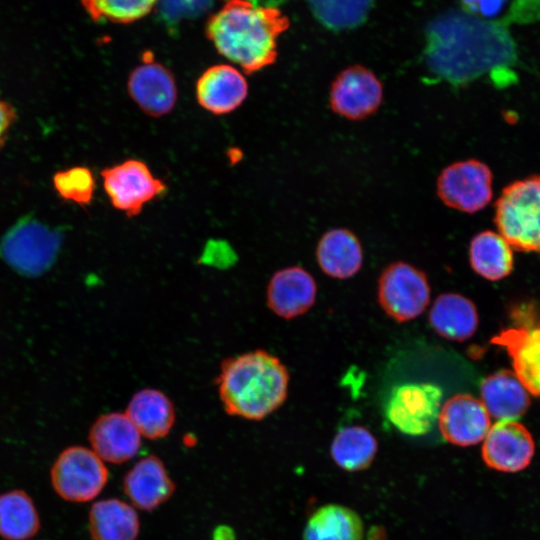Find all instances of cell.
Wrapping results in <instances>:
<instances>
[{
	"label": "cell",
	"instance_id": "6da1fadb",
	"mask_svg": "<svg viewBox=\"0 0 540 540\" xmlns=\"http://www.w3.org/2000/svg\"><path fill=\"white\" fill-rule=\"evenodd\" d=\"M509 21H490L464 10L449 11L425 30L424 62L428 71L454 87L490 75L497 82L516 65V44Z\"/></svg>",
	"mask_w": 540,
	"mask_h": 540
},
{
	"label": "cell",
	"instance_id": "7a4b0ae2",
	"mask_svg": "<svg viewBox=\"0 0 540 540\" xmlns=\"http://www.w3.org/2000/svg\"><path fill=\"white\" fill-rule=\"evenodd\" d=\"M288 27L289 19L277 8L228 0L210 17L206 33L219 54L252 74L275 62L277 38Z\"/></svg>",
	"mask_w": 540,
	"mask_h": 540
},
{
	"label": "cell",
	"instance_id": "3957f363",
	"mask_svg": "<svg viewBox=\"0 0 540 540\" xmlns=\"http://www.w3.org/2000/svg\"><path fill=\"white\" fill-rule=\"evenodd\" d=\"M216 385L228 415L259 421L285 402L289 372L278 357L257 349L224 359Z\"/></svg>",
	"mask_w": 540,
	"mask_h": 540
},
{
	"label": "cell",
	"instance_id": "277c9868",
	"mask_svg": "<svg viewBox=\"0 0 540 540\" xmlns=\"http://www.w3.org/2000/svg\"><path fill=\"white\" fill-rule=\"evenodd\" d=\"M494 222L513 249L540 253V175L503 188L495 203Z\"/></svg>",
	"mask_w": 540,
	"mask_h": 540
},
{
	"label": "cell",
	"instance_id": "5b68a950",
	"mask_svg": "<svg viewBox=\"0 0 540 540\" xmlns=\"http://www.w3.org/2000/svg\"><path fill=\"white\" fill-rule=\"evenodd\" d=\"M61 243L59 230L33 217H24L0 240V256L17 272L25 276H38L52 266Z\"/></svg>",
	"mask_w": 540,
	"mask_h": 540
},
{
	"label": "cell",
	"instance_id": "8992f818",
	"mask_svg": "<svg viewBox=\"0 0 540 540\" xmlns=\"http://www.w3.org/2000/svg\"><path fill=\"white\" fill-rule=\"evenodd\" d=\"M108 479L105 462L91 448L78 445L64 449L50 470V482L55 493L73 503L95 499Z\"/></svg>",
	"mask_w": 540,
	"mask_h": 540
},
{
	"label": "cell",
	"instance_id": "52a82bcc",
	"mask_svg": "<svg viewBox=\"0 0 540 540\" xmlns=\"http://www.w3.org/2000/svg\"><path fill=\"white\" fill-rule=\"evenodd\" d=\"M430 286L426 274L405 262L388 265L378 280V302L397 322L412 320L426 309Z\"/></svg>",
	"mask_w": 540,
	"mask_h": 540
},
{
	"label": "cell",
	"instance_id": "ba28073f",
	"mask_svg": "<svg viewBox=\"0 0 540 540\" xmlns=\"http://www.w3.org/2000/svg\"><path fill=\"white\" fill-rule=\"evenodd\" d=\"M101 177L112 206L127 217L139 215L147 203L167 190L166 184L138 159L107 167L101 171Z\"/></svg>",
	"mask_w": 540,
	"mask_h": 540
},
{
	"label": "cell",
	"instance_id": "9c48e42d",
	"mask_svg": "<svg viewBox=\"0 0 540 540\" xmlns=\"http://www.w3.org/2000/svg\"><path fill=\"white\" fill-rule=\"evenodd\" d=\"M442 395L441 388L433 383L398 385L386 400V417L404 434L425 435L438 420Z\"/></svg>",
	"mask_w": 540,
	"mask_h": 540
},
{
	"label": "cell",
	"instance_id": "30bf717a",
	"mask_svg": "<svg viewBox=\"0 0 540 540\" xmlns=\"http://www.w3.org/2000/svg\"><path fill=\"white\" fill-rule=\"evenodd\" d=\"M492 172L483 162L467 159L442 170L437 180V194L448 207L475 213L491 201Z\"/></svg>",
	"mask_w": 540,
	"mask_h": 540
},
{
	"label": "cell",
	"instance_id": "8fae6325",
	"mask_svg": "<svg viewBox=\"0 0 540 540\" xmlns=\"http://www.w3.org/2000/svg\"><path fill=\"white\" fill-rule=\"evenodd\" d=\"M383 98L382 84L369 69L354 65L341 71L330 89L332 110L347 119L361 120L373 114Z\"/></svg>",
	"mask_w": 540,
	"mask_h": 540
},
{
	"label": "cell",
	"instance_id": "7c38bea8",
	"mask_svg": "<svg viewBox=\"0 0 540 540\" xmlns=\"http://www.w3.org/2000/svg\"><path fill=\"white\" fill-rule=\"evenodd\" d=\"M485 464L501 472H518L531 462L535 443L529 430L516 420L498 421L483 439Z\"/></svg>",
	"mask_w": 540,
	"mask_h": 540
},
{
	"label": "cell",
	"instance_id": "4fadbf2b",
	"mask_svg": "<svg viewBox=\"0 0 540 540\" xmlns=\"http://www.w3.org/2000/svg\"><path fill=\"white\" fill-rule=\"evenodd\" d=\"M127 91L138 108L150 117L169 114L178 99L173 73L154 61H145L130 72Z\"/></svg>",
	"mask_w": 540,
	"mask_h": 540
},
{
	"label": "cell",
	"instance_id": "5bb4252c",
	"mask_svg": "<svg viewBox=\"0 0 540 540\" xmlns=\"http://www.w3.org/2000/svg\"><path fill=\"white\" fill-rule=\"evenodd\" d=\"M122 488L133 507L151 512L173 496L176 485L164 462L155 455H147L126 472Z\"/></svg>",
	"mask_w": 540,
	"mask_h": 540
},
{
	"label": "cell",
	"instance_id": "9a60e30c",
	"mask_svg": "<svg viewBox=\"0 0 540 540\" xmlns=\"http://www.w3.org/2000/svg\"><path fill=\"white\" fill-rule=\"evenodd\" d=\"M438 424L451 444L471 446L483 441L491 427L490 415L480 399L469 394L451 397L441 408Z\"/></svg>",
	"mask_w": 540,
	"mask_h": 540
},
{
	"label": "cell",
	"instance_id": "2e32d148",
	"mask_svg": "<svg viewBox=\"0 0 540 540\" xmlns=\"http://www.w3.org/2000/svg\"><path fill=\"white\" fill-rule=\"evenodd\" d=\"M243 73L228 64L207 68L198 78L195 96L198 104L213 115H226L238 109L248 96Z\"/></svg>",
	"mask_w": 540,
	"mask_h": 540
},
{
	"label": "cell",
	"instance_id": "e0dca14e",
	"mask_svg": "<svg viewBox=\"0 0 540 540\" xmlns=\"http://www.w3.org/2000/svg\"><path fill=\"white\" fill-rule=\"evenodd\" d=\"M316 282L313 276L299 266L276 271L266 289L269 309L284 319L296 318L306 313L316 299Z\"/></svg>",
	"mask_w": 540,
	"mask_h": 540
},
{
	"label": "cell",
	"instance_id": "ac0fdd59",
	"mask_svg": "<svg viewBox=\"0 0 540 540\" xmlns=\"http://www.w3.org/2000/svg\"><path fill=\"white\" fill-rule=\"evenodd\" d=\"M141 438L125 412L101 415L88 434L91 449L105 463L111 464H123L133 459L140 450Z\"/></svg>",
	"mask_w": 540,
	"mask_h": 540
},
{
	"label": "cell",
	"instance_id": "d6986e66",
	"mask_svg": "<svg viewBox=\"0 0 540 540\" xmlns=\"http://www.w3.org/2000/svg\"><path fill=\"white\" fill-rule=\"evenodd\" d=\"M491 342L506 349L519 381L529 394L540 397V327L508 328Z\"/></svg>",
	"mask_w": 540,
	"mask_h": 540
},
{
	"label": "cell",
	"instance_id": "ffe728a7",
	"mask_svg": "<svg viewBox=\"0 0 540 540\" xmlns=\"http://www.w3.org/2000/svg\"><path fill=\"white\" fill-rule=\"evenodd\" d=\"M124 412L141 436L149 440L165 438L176 420L172 400L155 388H143L135 392Z\"/></svg>",
	"mask_w": 540,
	"mask_h": 540
},
{
	"label": "cell",
	"instance_id": "44dd1931",
	"mask_svg": "<svg viewBox=\"0 0 540 540\" xmlns=\"http://www.w3.org/2000/svg\"><path fill=\"white\" fill-rule=\"evenodd\" d=\"M140 518L135 507L118 498L94 502L88 514L92 540H137Z\"/></svg>",
	"mask_w": 540,
	"mask_h": 540
},
{
	"label": "cell",
	"instance_id": "7402d4cb",
	"mask_svg": "<svg viewBox=\"0 0 540 540\" xmlns=\"http://www.w3.org/2000/svg\"><path fill=\"white\" fill-rule=\"evenodd\" d=\"M480 395L489 415L498 421L517 420L530 405L529 392L510 370L487 376L481 382Z\"/></svg>",
	"mask_w": 540,
	"mask_h": 540
},
{
	"label": "cell",
	"instance_id": "603a6c76",
	"mask_svg": "<svg viewBox=\"0 0 540 540\" xmlns=\"http://www.w3.org/2000/svg\"><path fill=\"white\" fill-rule=\"evenodd\" d=\"M429 322L441 337L461 342L475 333L478 313L474 303L465 296L444 293L434 301L429 312Z\"/></svg>",
	"mask_w": 540,
	"mask_h": 540
},
{
	"label": "cell",
	"instance_id": "cb8c5ba5",
	"mask_svg": "<svg viewBox=\"0 0 540 540\" xmlns=\"http://www.w3.org/2000/svg\"><path fill=\"white\" fill-rule=\"evenodd\" d=\"M316 258L325 274L347 279L360 270L363 252L359 240L351 231L335 228L327 231L319 240Z\"/></svg>",
	"mask_w": 540,
	"mask_h": 540
},
{
	"label": "cell",
	"instance_id": "d4e9b609",
	"mask_svg": "<svg viewBox=\"0 0 540 540\" xmlns=\"http://www.w3.org/2000/svg\"><path fill=\"white\" fill-rule=\"evenodd\" d=\"M364 525L353 509L340 504H326L308 518L303 540H363Z\"/></svg>",
	"mask_w": 540,
	"mask_h": 540
},
{
	"label": "cell",
	"instance_id": "484cf974",
	"mask_svg": "<svg viewBox=\"0 0 540 540\" xmlns=\"http://www.w3.org/2000/svg\"><path fill=\"white\" fill-rule=\"evenodd\" d=\"M41 528L40 516L31 496L24 490L0 493V537L30 540Z\"/></svg>",
	"mask_w": 540,
	"mask_h": 540
},
{
	"label": "cell",
	"instance_id": "4316f807",
	"mask_svg": "<svg viewBox=\"0 0 540 540\" xmlns=\"http://www.w3.org/2000/svg\"><path fill=\"white\" fill-rule=\"evenodd\" d=\"M469 261L478 275L497 281L513 269L512 247L499 233L482 231L470 242Z\"/></svg>",
	"mask_w": 540,
	"mask_h": 540
},
{
	"label": "cell",
	"instance_id": "83f0119b",
	"mask_svg": "<svg viewBox=\"0 0 540 540\" xmlns=\"http://www.w3.org/2000/svg\"><path fill=\"white\" fill-rule=\"evenodd\" d=\"M377 448V440L369 430L362 426H348L335 435L330 454L337 466L345 471L357 472L370 466Z\"/></svg>",
	"mask_w": 540,
	"mask_h": 540
},
{
	"label": "cell",
	"instance_id": "f1b7e54d",
	"mask_svg": "<svg viewBox=\"0 0 540 540\" xmlns=\"http://www.w3.org/2000/svg\"><path fill=\"white\" fill-rule=\"evenodd\" d=\"M308 6L325 28L344 31L359 27L368 18L374 0H306Z\"/></svg>",
	"mask_w": 540,
	"mask_h": 540
},
{
	"label": "cell",
	"instance_id": "f546056e",
	"mask_svg": "<svg viewBox=\"0 0 540 540\" xmlns=\"http://www.w3.org/2000/svg\"><path fill=\"white\" fill-rule=\"evenodd\" d=\"M157 2L158 0H81L94 21L125 24L146 16Z\"/></svg>",
	"mask_w": 540,
	"mask_h": 540
},
{
	"label": "cell",
	"instance_id": "4dcf8cb0",
	"mask_svg": "<svg viewBox=\"0 0 540 540\" xmlns=\"http://www.w3.org/2000/svg\"><path fill=\"white\" fill-rule=\"evenodd\" d=\"M53 185L58 194L65 200L86 205L93 198L95 179L89 168L75 166L55 173Z\"/></svg>",
	"mask_w": 540,
	"mask_h": 540
},
{
	"label": "cell",
	"instance_id": "1f68e13d",
	"mask_svg": "<svg viewBox=\"0 0 540 540\" xmlns=\"http://www.w3.org/2000/svg\"><path fill=\"white\" fill-rule=\"evenodd\" d=\"M213 5V0H158L156 7L160 19L169 28L182 21L203 16Z\"/></svg>",
	"mask_w": 540,
	"mask_h": 540
},
{
	"label": "cell",
	"instance_id": "d6a6232c",
	"mask_svg": "<svg viewBox=\"0 0 540 540\" xmlns=\"http://www.w3.org/2000/svg\"><path fill=\"white\" fill-rule=\"evenodd\" d=\"M506 0H461L463 10L480 18L487 19L501 12Z\"/></svg>",
	"mask_w": 540,
	"mask_h": 540
},
{
	"label": "cell",
	"instance_id": "836d02e7",
	"mask_svg": "<svg viewBox=\"0 0 540 540\" xmlns=\"http://www.w3.org/2000/svg\"><path fill=\"white\" fill-rule=\"evenodd\" d=\"M15 120L16 112L14 107L0 98V149L4 145Z\"/></svg>",
	"mask_w": 540,
	"mask_h": 540
},
{
	"label": "cell",
	"instance_id": "e575fe53",
	"mask_svg": "<svg viewBox=\"0 0 540 540\" xmlns=\"http://www.w3.org/2000/svg\"><path fill=\"white\" fill-rule=\"evenodd\" d=\"M213 540H235V533L228 526H219L213 532Z\"/></svg>",
	"mask_w": 540,
	"mask_h": 540
},
{
	"label": "cell",
	"instance_id": "d590c367",
	"mask_svg": "<svg viewBox=\"0 0 540 540\" xmlns=\"http://www.w3.org/2000/svg\"><path fill=\"white\" fill-rule=\"evenodd\" d=\"M226 1H228V0H226Z\"/></svg>",
	"mask_w": 540,
	"mask_h": 540
}]
</instances>
